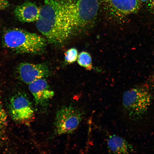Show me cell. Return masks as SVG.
Returning a JSON list of instances; mask_svg holds the SVG:
<instances>
[{
  "mask_svg": "<svg viewBox=\"0 0 154 154\" xmlns=\"http://www.w3.org/2000/svg\"><path fill=\"white\" fill-rule=\"evenodd\" d=\"M3 42L7 48L20 53L40 54L46 44L45 38L35 33L14 28L4 33Z\"/></svg>",
  "mask_w": 154,
  "mask_h": 154,
  "instance_id": "7a4b0ae2",
  "label": "cell"
},
{
  "mask_svg": "<svg viewBox=\"0 0 154 154\" xmlns=\"http://www.w3.org/2000/svg\"><path fill=\"white\" fill-rule=\"evenodd\" d=\"M9 109L11 117L18 122L27 123L34 117V110L31 101L26 96L21 93L11 98Z\"/></svg>",
  "mask_w": 154,
  "mask_h": 154,
  "instance_id": "8992f818",
  "label": "cell"
},
{
  "mask_svg": "<svg viewBox=\"0 0 154 154\" xmlns=\"http://www.w3.org/2000/svg\"><path fill=\"white\" fill-rule=\"evenodd\" d=\"M152 99V96L147 88L138 86L123 93V104L129 117L136 120L140 119L147 112Z\"/></svg>",
  "mask_w": 154,
  "mask_h": 154,
  "instance_id": "277c9868",
  "label": "cell"
},
{
  "mask_svg": "<svg viewBox=\"0 0 154 154\" xmlns=\"http://www.w3.org/2000/svg\"><path fill=\"white\" fill-rule=\"evenodd\" d=\"M150 82L151 84L154 86V74L151 78L150 80Z\"/></svg>",
  "mask_w": 154,
  "mask_h": 154,
  "instance_id": "2e32d148",
  "label": "cell"
},
{
  "mask_svg": "<svg viewBox=\"0 0 154 154\" xmlns=\"http://www.w3.org/2000/svg\"><path fill=\"white\" fill-rule=\"evenodd\" d=\"M36 26L51 43L57 44L64 42L74 32L66 0H44Z\"/></svg>",
  "mask_w": 154,
  "mask_h": 154,
  "instance_id": "6da1fadb",
  "label": "cell"
},
{
  "mask_svg": "<svg viewBox=\"0 0 154 154\" xmlns=\"http://www.w3.org/2000/svg\"><path fill=\"white\" fill-rule=\"evenodd\" d=\"M40 8L33 2L26 1L17 6L14 13L20 21L24 23L36 22L38 18Z\"/></svg>",
  "mask_w": 154,
  "mask_h": 154,
  "instance_id": "30bf717a",
  "label": "cell"
},
{
  "mask_svg": "<svg viewBox=\"0 0 154 154\" xmlns=\"http://www.w3.org/2000/svg\"><path fill=\"white\" fill-rule=\"evenodd\" d=\"M28 85L35 104L38 106H43L46 105L54 96V91L50 89L44 78L37 79Z\"/></svg>",
  "mask_w": 154,
  "mask_h": 154,
  "instance_id": "9c48e42d",
  "label": "cell"
},
{
  "mask_svg": "<svg viewBox=\"0 0 154 154\" xmlns=\"http://www.w3.org/2000/svg\"><path fill=\"white\" fill-rule=\"evenodd\" d=\"M107 13L112 18L120 19L137 11L140 0H99Z\"/></svg>",
  "mask_w": 154,
  "mask_h": 154,
  "instance_id": "52a82bcc",
  "label": "cell"
},
{
  "mask_svg": "<svg viewBox=\"0 0 154 154\" xmlns=\"http://www.w3.org/2000/svg\"><path fill=\"white\" fill-rule=\"evenodd\" d=\"M107 143L109 151L112 153L126 154L134 151L131 145L123 138L116 135H110Z\"/></svg>",
  "mask_w": 154,
  "mask_h": 154,
  "instance_id": "8fae6325",
  "label": "cell"
},
{
  "mask_svg": "<svg viewBox=\"0 0 154 154\" xmlns=\"http://www.w3.org/2000/svg\"><path fill=\"white\" fill-rule=\"evenodd\" d=\"M77 50L74 48H72L68 50L65 54V61L68 63L75 62L77 59L78 56Z\"/></svg>",
  "mask_w": 154,
  "mask_h": 154,
  "instance_id": "4fadbf2b",
  "label": "cell"
},
{
  "mask_svg": "<svg viewBox=\"0 0 154 154\" xmlns=\"http://www.w3.org/2000/svg\"><path fill=\"white\" fill-rule=\"evenodd\" d=\"M66 3L74 32L87 29L94 22L99 11V0H66Z\"/></svg>",
  "mask_w": 154,
  "mask_h": 154,
  "instance_id": "3957f363",
  "label": "cell"
},
{
  "mask_svg": "<svg viewBox=\"0 0 154 154\" xmlns=\"http://www.w3.org/2000/svg\"><path fill=\"white\" fill-rule=\"evenodd\" d=\"M7 116L3 107L0 98V127L6 123Z\"/></svg>",
  "mask_w": 154,
  "mask_h": 154,
  "instance_id": "5bb4252c",
  "label": "cell"
},
{
  "mask_svg": "<svg viewBox=\"0 0 154 154\" xmlns=\"http://www.w3.org/2000/svg\"><path fill=\"white\" fill-rule=\"evenodd\" d=\"M140 0L141 1L144 2H146L147 1H148L149 0Z\"/></svg>",
  "mask_w": 154,
  "mask_h": 154,
  "instance_id": "e0dca14e",
  "label": "cell"
},
{
  "mask_svg": "<svg viewBox=\"0 0 154 154\" xmlns=\"http://www.w3.org/2000/svg\"><path fill=\"white\" fill-rule=\"evenodd\" d=\"M82 112L71 106H63L56 112L55 125L60 135L70 133L78 127L83 116Z\"/></svg>",
  "mask_w": 154,
  "mask_h": 154,
  "instance_id": "5b68a950",
  "label": "cell"
},
{
  "mask_svg": "<svg viewBox=\"0 0 154 154\" xmlns=\"http://www.w3.org/2000/svg\"><path fill=\"white\" fill-rule=\"evenodd\" d=\"M151 1L153 5L154 6V0H151Z\"/></svg>",
  "mask_w": 154,
  "mask_h": 154,
  "instance_id": "ac0fdd59",
  "label": "cell"
},
{
  "mask_svg": "<svg viewBox=\"0 0 154 154\" xmlns=\"http://www.w3.org/2000/svg\"><path fill=\"white\" fill-rule=\"evenodd\" d=\"M77 62L80 66L88 70L92 68V59L90 55L87 52L83 51L80 53L77 58Z\"/></svg>",
  "mask_w": 154,
  "mask_h": 154,
  "instance_id": "7c38bea8",
  "label": "cell"
},
{
  "mask_svg": "<svg viewBox=\"0 0 154 154\" xmlns=\"http://www.w3.org/2000/svg\"><path fill=\"white\" fill-rule=\"evenodd\" d=\"M9 6V3L6 0H0V11L6 9Z\"/></svg>",
  "mask_w": 154,
  "mask_h": 154,
  "instance_id": "9a60e30c",
  "label": "cell"
},
{
  "mask_svg": "<svg viewBox=\"0 0 154 154\" xmlns=\"http://www.w3.org/2000/svg\"><path fill=\"white\" fill-rule=\"evenodd\" d=\"M17 70L20 80L28 84L37 79L48 76L50 73L47 66L43 63L22 62L18 66Z\"/></svg>",
  "mask_w": 154,
  "mask_h": 154,
  "instance_id": "ba28073f",
  "label": "cell"
}]
</instances>
